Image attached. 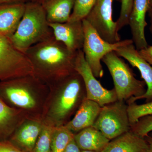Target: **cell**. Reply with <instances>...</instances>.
I'll return each instance as SVG.
<instances>
[{
	"label": "cell",
	"mask_w": 152,
	"mask_h": 152,
	"mask_svg": "<svg viewBox=\"0 0 152 152\" xmlns=\"http://www.w3.org/2000/svg\"><path fill=\"white\" fill-rule=\"evenodd\" d=\"M26 4L0 5V35L10 38L14 34L24 13Z\"/></svg>",
	"instance_id": "15"
},
{
	"label": "cell",
	"mask_w": 152,
	"mask_h": 152,
	"mask_svg": "<svg viewBox=\"0 0 152 152\" xmlns=\"http://www.w3.org/2000/svg\"><path fill=\"white\" fill-rule=\"evenodd\" d=\"M53 37V30L42 5L30 1L26 3L16 31L9 39L14 46L25 53L31 47Z\"/></svg>",
	"instance_id": "2"
},
{
	"label": "cell",
	"mask_w": 152,
	"mask_h": 152,
	"mask_svg": "<svg viewBox=\"0 0 152 152\" xmlns=\"http://www.w3.org/2000/svg\"><path fill=\"white\" fill-rule=\"evenodd\" d=\"M31 0H0V5L12 3H26Z\"/></svg>",
	"instance_id": "30"
},
{
	"label": "cell",
	"mask_w": 152,
	"mask_h": 152,
	"mask_svg": "<svg viewBox=\"0 0 152 152\" xmlns=\"http://www.w3.org/2000/svg\"><path fill=\"white\" fill-rule=\"evenodd\" d=\"M139 52L144 59L152 66V45H148Z\"/></svg>",
	"instance_id": "28"
},
{
	"label": "cell",
	"mask_w": 152,
	"mask_h": 152,
	"mask_svg": "<svg viewBox=\"0 0 152 152\" xmlns=\"http://www.w3.org/2000/svg\"><path fill=\"white\" fill-rule=\"evenodd\" d=\"M98 0H75L72 12L68 22L82 21L86 18Z\"/></svg>",
	"instance_id": "23"
},
{
	"label": "cell",
	"mask_w": 152,
	"mask_h": 152,
	"mask_svg": "<svg viewBox=\"0 0 152 152\" xmlns=\"http://www.w3.org/2000/svg\"><path fill=\"white\" fill-rule=\"evenodd\" d=\"M121 8L119 17L116 21L118 31L129 25V18L134 0H121Z\"/></svg>",
	"instance_id": "26"
},
{
	"label": "cell",
	"mask_w": 152,
	"mask_h": 152,
	"mask_svg": "<svg viewBox=\"0 0 152 152\" xmlns=\"http://www.w3.org/2000/svg\"><path fill=\"white\" fill-rule=\"evenodd\" d=\"M149 135L151 136V137H152V132H151L150 133V134H149Z\"/></svg>",
	"instance_id": "35"
},
{
	"label": "cell",
	"mask_w": 152,
	"mask_h": 152,
	"mask_svg": "<svg viewBox=\"0 0 152 152\" xmlns=\"http://www.w3.org/2000/svg\"><path fill=\"white\" fill-rule=\"evenodd\" d=\"M119 0H98L86 20L102 39L110 43L121 41L116 21L113 19V3Z\"/></svg>",
	"instance_id": "8"
},
{
	"label": "cell",
	"mask_w": 152,
	"mask_h": 152,
	"mask_svg": "<svg viewBox=\"0 0 152 152\" xmlns=\"http://www.w3.org/2000/svg\"><path fill=\"white\" fill-rule=\"evenodd\" d=\"M127 104L128 116L131 126L142 117L152 115V101L141 104H138L136 102Z\"/></svg>",
	"instance_id": "22"
},
{
	"label": "cell",
	"mask_w": 152,
	"mask_h": 152,
	"mask_svg": "<svg viewBox=\"0 0 152 152\" xmlns=\"http://www.w3.org/2000/svg\"><path fill=\"white\" fill-rule=\"evenodd\" d=\"M17 115V111L0 97V140H7L12 132Z\"/></svg>",
	"instance_id": "20"
},
{
	"label": "cell",
	"mask_w": 152,
	"mask_h": 152,
	"mask_svg": "<svg viewBox=\"0 0 152 152\" xmlns=\"http://www.w3.org/2000/svg\"><path fill=\"white\" fill-rule=\"evenodd\" d=\"M54 37L73 52L82 50L84 39L82 21L64 23H49Z\"/></svg>",
	"instance_id": "13"
},
{
	"label": "cell",
	"mask_w": 152,
	"mask_h": 152,
	"mask_svg": "<svg viewBox=\"0 0 152 152\" xmlns=\"http://www.w3.org/2000/svg\"><path fill=\"white\" fill-rule=\"evenodd\" d=\"M45 0H31V1L35 2L38 3H39V4H42L45 2Z\"/></svg>",
	"instance_id": "33"
},
{
	"label": "cell",
	"mask_w": 152,
	"mask_h": 152,
	"mask_svg": "<svg viewBox=\"0 0 152 152\" xmlns=\"http://www.w3.org/2000/svg\"><path fill=\"white\" fill-rule=\"evenodd\" d=\"M41 130L37 123H27L15 133L10 141L26 152H33Z\"/></svg>",
	"instance_id": "19"
},
{
	"label": "cell",
	"mask_w": 152,
	"mask_h": 152,
	"mask_svg": "<svg viewBox=\"0 0 152 152\" xmlns=\"http://www.w3.org/2000/svg\"><path fill=\"white\" fill-rule=\"evenodd\" d=\"M115 52L118 56L124 58L131 65L139 70L147 87L146 91L144 95L138 97L131 98L126 102V104L135 102L142 99H145L146 102L152 101V66L141 56L134 44L121 47Z\"/></svg>",
	"instance_id": "11"
},
{
	"label": "cell",
	"mask_w": 152,
	"mask_h": 152,
	"mask_svg": "<svg viewBox=\"0 0 152 152\" xmlns=\"http://www.w3.org/2000/svg\"><path fill=\"white\" fill-rule=\"evenodd\" d=\"M77 52L71 51L53 37L31 47L25 54L33 66V75L58 81L75 71Z\"/></svg>",
	"instance_id": "1"
},
{
	"label": "cell",
	"mask_w": 152,
	"mask_h": 152,
	"mask_svg": "<svg viewBox=\"0 0 152 152\" xmlns=\"http://www.w3.org/2000/svg\"><path fill=\"white\" fill-rule=\"evenodd\" d=\"M147 148L144 138L130 131L110 141L101 152H144Z\"/></svg>",
	"instance_id": "16"
},
{
	"label": "cell",
	"mask_w": 152,
	"mask_h": 152,
	"mask_svg": "<svg viewBox=\"0 0 152 152\" xmlns=\"http://www.w3.org/2000/svg\"><path fill=\"white\" fill-rule=\"evenodd\" d=\"M74 140L81 151L95 152L102 151L110 141L102 132L94 126L77 133L74 135Z\"/></svg>",
	"instance_id": "17"
},
{
	"label": "cell",
	"mask_w": 152,
	"mask_h": 152,
	"mask_svg": "<svg viewBox=\"0 0 152 152\" xmlns=\"http://www.w3.org/2000/svg\"><path fill=\"white\" fill-rule=\"evenodd\" d=\"M33 66L25 53L9 38L0 35V82L33 75Z\"/></svg>",
	"instance_id": "7"
},
{
	"label": "cell",
	"mask_w": 152,
	"mask_h": 152,
	"mask_svg": "<svg viewBox=\"0 0 152 152\" xmlns=\"http://www.w3.org/2000/svg\"><path fill=\"white\" fill-rule=\"evenodd\" d=\"M84 39L82 50L85 59L96 78H102L104 70L101 61L109 53L115 51L119 48L134 44L132 39L121 40L111 44L104 40L86 19L82 20Z\"/></svg>",
	"instance_id": "4"
},
{
	"label": "cell",
	"mask_w": 152,
	"mask_h": 152,
	"mask_svg": "<svg viewBox=\"0 0 152 152\" xmlns=\"http://www.w3.org/2000/svg\"><path fill=\"white\" fill-rule=\"evenodd\" d=\"M75 69L84 82L87 99L96 102L101 107L118 100L115 89L108 90L104 88L94 75L82 50L77 53Z\"/></svg>",
	"instance_id": "9"
},
{
	"label": "cell",
	"mask_w": 152,
	"mask_h": 152,
	"mask_svg": "<svg viewBox=\"0 0 152 152\" xmlns=\"http://www.w3.org/2000/svg\"><path fill=\"white\" fill-rule=\"evenodd\" d=\"M33 76L0 82V97L13 105L25 108L33 107L35 101L28 89Z\"/></svg>",
	"instance_id": "10"
},
{
	"label": "cell",
	"mask_w": 152,
	"mask_h": 152,
	"mask_svg": "<svg viewBox=\"0 0 152 152\" xmlns=\"http://www.w3.org/2000/svg\"><path fill=\"white\" fill-rule=\"evenodd\" d=\"M144 138L148 143V148L144 152H152V137L148 135Z\"/></svg>",
	"instance_id": "31"
},
{
	"label": "cell",
	"mask_w": 152,
	"mask_h": 152,
	"mask_svg": "<svg viewBox=\"0 0 152 152\" xmlns=\"http://www.w3.org/2000/svg\"><path fill=\"white\" fill-rule=\"evenodd\" d=\"M151 7H152V0L151 6Z\"/></svg>",
	"instance_id": "36"
},
{
	"label": "cell",
	"mask_w": 152,
	"mask_h": 152,
	"mask_svg": "<svg viewBox=\"0 0 152 152\" xmlns=\"http://www.w3.org/2000/svg\"><path fill=\"white\" fill-rule=\"evenodd\" d=\"M75 0H45L42 4L49 23L69 21Z\"/></svg>",
	"instance_id": "18"
},
{
	"label": "cell",
	"mask_w": 152,
	"mask_h": 152,
	"mask_svg": "<svg viewBox=\"0 0 152 152\" xmlns=\"http://www.w3.org/2000/svg\"><path fill=\"white\" fill-rule=\"evenodd\" d=\"M152 0H134L129 25L130 28L132 39L136 49L138 51L148 46L145 29L148 25L146 15L151 6Z\"/></svg>",
	"instance_id": "12"
},
{
	"label": "cell",
	"mask_w": 152,
	"mask_h": 152,
	"mask_svg": "<svg viewBox=\"0 0 152 152\" xmlns=\"http://www.w3.org/2000/svg\"><path fill=\"white\" fill-rule=\"evenodd\" d=\"M128 104L117 100L101 107L100 112L94 124L110 141L131 130L128 114Z\"/></svg>",
	"instance_id": "6"
},
{
	"label": "cell",
	"mask_w": 152,
	"mask_h": 152,
	"mask_svg": "<svg viewBox=\"0 0 152 152\" xmlns=\"http://www.w3.org/2000/svg\"><path fill=\"white\" fill-rule=\"evenodd\" d=\"M101 109V106L96 102L86 99L78 109L73 118L64 126L74 134L93 126Z\"/></svg>",
	"instance_id": "14"
},
{
	"label": "cell",
	"mask_w": 152,
	"mask_h": 152,
	"mask_svg": "<svg viewBox=\"0 0 152 152\" xmlns=\"http://www.w3.org/2000/svg\"><path fill=\"white\" fill-rule=\"evenodd\" d=\"M75 134L64 126L53 131L51 152H64L68 144L74 138Z\"/></svg>",
	"instance_id": "21"
},
{
	"label": "cell",
	"mask_w": 152,
	"mask_h": 152,
	"mask_svg": "<svg viewBox=\"0 0 152 152\" xmlns=\"http://www.w3.org/2000/svg\"><path fill=\"white\" fill-rule=\"evenodd\" d=\"M113 78L118 100L126 102L132 98L144 95L145 83L136 78L132 69L115 51L109 53L102 60Z\"/></svg>",
	"instance_id": "3"
},
{
	"label": "cell",
	"mask_w": 152,
	"mask_h": 152,
	"mask_svg": "<svg viewBox=\"0 0 152 152\" xmlns=\"http://www.w3.org/2000/svg\"><path fill=\"white\" fill-rule=\"evenodd\" d=\"M60 96L55 104L54 115L58 120H64L80 107L86 99L84 82L81 76L75 71L59 80Z\"/></svg>",
	"instance_id": "5"
},
{
	"label": "cell",
	"mask_w": 152,
	"mask_h": 152,
	"mask_svg": "<svg viewBox=\"0 0 152 152\" xmlns=\"http://www.w3.org/2000/svg\"><path fill=\"white\" fill-rule=\"evenodd\" d=\"M81 152H95L94 151H81Z\"/></svg>",
	"instance_id": "34"
},
{
	"label": "cell",
	"mask_w": 152,
	"mask_h": 152,
	"mask_svg": "<svg viewBox=\"0 0 152 152\" xmlns=\"http://www.w3.org/2000/svg\"><path fill=\"white\" fill-rule=\"evenodd\" d=\"M0 152H26L10 140H0Z\"/></svg>",
	"instance_id": "27"
},
{
	"label": "cell",
	"mask_w": 152,
	"mask_h": 152,
	"mask_svg": "<svg viewBox=\"0 0 152 152\" xmlns=\"http://www.w3.org/2000/svg\"><path fill=\"white\" fill-rule=\"evenodd\" d=\"M130 131L140 137L145 138L152 132V115L145 116L131 126Z\"/></svg>",
	"instance_id": "25"
},
{
	"label": "cell",
	"mask_w": 152,
	"mask_h": 152,
	"mask_svg": "<svg viewBox=\"0 0 152 152\" xmlns=\"http://www.w3.org/2000/svg\"><path fill=\"white\" fill-rule=\"evenodd\" d=\"M81 150L79 148L75 142L74 138L67 146L64 152H81Z\"/></svg>",
	"instance_id": "29"
},
{
	"label": "cell",
	"mask_w": 152,
	"mask_h": 152,
	"mask_svg": "<svg viewBox=\"0 0 152 152\" xmlns=\"http://www.w3.org/2000/svg\"><path fill=\"white\" fill-rule=\"evenodd\" d=\"M148 15L150 18V26L149 29L152 37V7H151L150 8L148 12Z\"/></svg>",
	"instance_id": "32"
},
{
	"label": "cell",
	"mask_w": 152,
	"mask_h": 152,
	"mask_svg": "<svg viewBox=\"0 0 152 152\" xmlns=\"http://www.w3.org/2000/svg\"><path fill=\"white\" fill-rule=\"evenodd\" d=\"M52 132L48 127L42 128L33 152H51Z\"/></svg>",
	"instance_id": "24"
}]
</instances>
